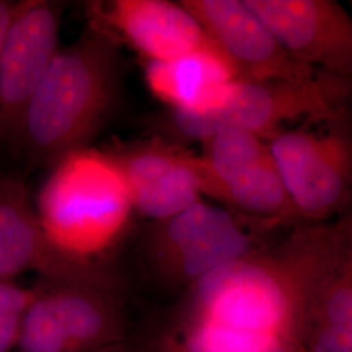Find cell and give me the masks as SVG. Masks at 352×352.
Here are the masks:
<instances>
[{"label":"cell","instance_id":"obj_14","mask_svg":"<svg viewBox=\"0 0 352 352\" xmlns=\"http://www.w3.org/2000/svg\"><path fill=\"white\" fill-rule=\"evenodd\" d=\"M227 204L240 215L278 227L298 225L289 192L278 173L270 151L261 164L236 180L206 195Z\"/></svg>","mask_w":352,"mask_h":352},{"label":"cell","instance_id":"obj_5","mask_svg":"<svg viewBox=\"0 0 352 352\" xmlns=\"http://www.w3.org/2000/svg\"><path fill=\"white\" fill-rule=\"evenodd\" d=\"M321 78L307 84L235 78L212 109H171L167 128L176 136L204 142L222 128H238L264 141L307 120L344 113Z\"/></svg>","mask_w":352,"mask_h":352},{"label":"cell","instance_id":"obj_6","mask_svg":"<svg viewBox=\"0 0 352 352\" xmlns=\"http://www.w3.org/2000/svg\"><path fill=\"white\" fill-rule=\"evenodd\" d=\"M238 78L307 84L320 72L298 63L245 0H182Z\"/></svg>","mask_w":352,"mask_h":352},{"label":"cell","instance_id":"obj_9","mask_svg":"<svg viewBox=\"0 0 352 352\" xmlns=\"http://www.w3.org/2000/svg\"><path fill=\"white\" fill-rule=\"evenodd\" d=\"M126 182L135 212L157 221L201 200L197 154L161 138L118 142L103 151Z\"/></svg>","mask_w":352,"mask_h":352},{"label":"cell","instance_id":"obj_8","mask_svg":"<svg viewBox=\"0 0 352 352\" xmlns=\"http://www.w3.org/2000/svg\"><path fill=\"white\" fill-rule=\"evenodd\" d=\"M285 50L320 74L352 80V14L336 0H245Z\"/></svg>","mask_w":352,"mask_h":352},{"label":"cell","instance_id":"obj_15","mask_svg":"<svg viewBox=\"0 0 352 352\" xmlns=\"http://www.w3.org/2000/svg\"><path fill=\"white\" fill-rule=\"evenodd\" d=\"M202 148L197 168L204 196L247 174L269 155L266 141L238 128L217 131L202 142Z\"/></svg>","mask_w":352,"mask_h":352},{"label":"cell","instance_id":"obj_4","mask_svg":"<svg viewBox=\"0 0 352 352\" xmlns=\"http://www.w3.org/2000/svg\"><path fill=\"white\" fill-rule=\"evenodd\" d=\"M295 221L327 223L352 213V119L307 120L267 141Z\"/></svg>","mask_w":352,"mask_h":352},{"label":"cell","instance_id":"obj_20","mask_svg":"<svg viewBox=\"0 0 352 352\" xmlns=\"http://www.w3.org/2000/svg\"><path fill=\"white\" fill-rule=\"evenodd\" d=\"M351 6H352V1H351Z\"/></svg>","mask_w":352,"mask_h":352},{"label":"cell","instance_id":"obj_2","mask_svg":"<svg viewBox=\"0 0 352 352\" xmlns=\"http://www.w3.org/2000/svg\"><path fill=\"white\" fill-rule=\"evenodd\" d=\"M119 90V58L113 39L89 29L60 47L28 104L19 145L34 166L52 167L89 148L109 118Z\"/></svg>","mask_w":352,"mask_h":352},{"label":"cell","instance_id":"obj_1","mask_svg":"<svg viewBox=\"0 0 352 352\" xmlns=\"http://www.w3.org/2000/svg\"><path fill=\"white\" fill-rule=\"evenodd\" d=\"M351 223L289 227L189 286L177 352H308L316 291Z\"/></svg>","mask_w":352,"mask_h":352},{"label":"cell","instance_id":"obj_13","mask_svg":"<svg viewBox=\"0 0 352 352\" xmlns=\"http://www.w3.org/2000/svg\"><path fill=\"white\" fill-rule=\"evenodd\" d=\"M308 352H352V223L311 308Z\"/></svg>","mask_w":352,"mask_h":352},{"label":"cell","instance_id":"obj_3","mask_svg":"<svg viewBox=\"0 0 352 352\" xmlns=\"http://www.w3.org/2000/svg\"><path fill=\"white\" fill-rule=\"evenodd\" d=\"M36 210L51 243L87 264L120 241L135 213L123 176L104 151L91 148L52 166Z\"/></svg>","mask_w":352,"mask_h":352},{"label":"cell","instance_id":"obj_18","mask_svg":"<svg viewBox=\"0 0 352 352\" xmlns=\"http://www.w3.org/2000/svg\"><path fill=\"white\" fill-rule=\"evenodd\" d=\"M36 295V291L0 279V352H11L17 346L23 317Z\"/></svg>","mask_w":352,"mask_h":352},{"label":"cell","instance_id":"obj_7","mask_svg":"<svg viewBox=\"0 0 352 352\" xmlns=\"http://www.w3.org/2000/svg\"><path fill=\"white\" fill-rule=\"evenodd\" d=\"M63 6L49 0L14 3L0 52V113L4 138L19 142L28 104L59 51Z\"/></svg>","mask_w":352,"mask_h":352},{"label":"cell","instance_id":"obj_11","mask_svg":"<svg viewBox=\"0 0 352 352\" xmlns=\"http://www.w3.org/2000/svg\"><path fill=\"white\" fill-rule=\"evenodd\" d=\"M102 19L107 29L148 62H166L215 49L199 21L180 1L115 0Z\"/></svg>","mask_w":352,"mask_h":352},{"label":"cell","instance_id":"obj_19","mask_svg":"<svg viewBox=\"0 0 352 352\" xmlns=\"http://www.w3.org/2000/svg\"><path fill=\"white\" fill-rule=\"evenodd\" d=\"M13 10H14V3L0 0V52H1L7 29H8L11 19H12ZM3 138H4V131H3V119H1V113H0V140Z\"/></svg>","mask_w":352,"mask_h":352},{"label":"cell","instance_id":"obj_16","mask_svg":"<svg viewBox=\"0 0 352 352\" xmlns=\"http://www.w3.org/2000/svg\"><path fill=\"white\" fill-rule=\"evenodd\" d=\"M47 289L60 325L74 352L88 351L98 346L109 330V316L97 292L98 285L78 282H55Z\"/></svg>","mask_w":352,"mask_h":352},{"label":"cell","instance_id":"obj_10","mask_svg":"<svg viewBox=\"0 0 352 352\" xmlns=\"http://www.w3.org/2000/svg\"><path fill=\"white\" fill-rule=\"evenodd\" d=\"M29 270L54 282L106 280L98 264L76 261L51 243L23 183L0 177V279L11 280Z\"/></svg>","mask_w":352,"mask_h":352},{"label":"cell","instance_id":"obj_12","mask_svg":"<svg viewBox=\"0 0 352 352\" xmlns=\"http://www.w3.org/2000/svg\"><path fill=\"white\" fill-rule=\"evenodd\" d=\"M235 78L232 67L217 49L166 62H148L145 68V81L151 94L170 109H210Z\"/></svg>","mask_w":352,"mask_h":352},{"label":"cell","instance_id":"obj_17","mask_svg":"<svg viewBox=\"0 0 352 352\" xmlns=\"http://www.w3.org/2000/svg\"><path fill=\"white\" fill-rule=\"evenodd\" d=\"M20 352H74L46 292H37L21 321Z\"/></svg>","mask_w":352,"mask_h":352}]
</instances>
